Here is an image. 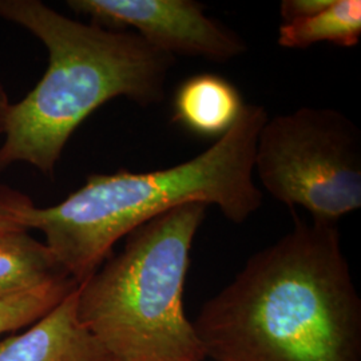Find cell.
<instances>
[{
	"label": "cell",
	"instance_id": "obj_1",
	"mask_svg": "<svg viewBox=\"0 0 361 361\" xmlns=\"http://www.w3.org/2000/svg\"><path fill=\"white\" fill-rule=\"evenodd\" d=\"M193 325L216 361H361V300L337 224L295 216Z\"/></svg>",
	"mask_w": 361,
	"mask_h": 361
},
{
	"label": "cell",
	"instance_id": "obj_2",
	"mask_svg": "<svg viewBox=\"0 0 361 361\" xmlns=\"http://www.w3.org/2000/svg\"><path fill=\"white\" fill-rule=\"evenodd\" d=\"M268 119L262 106L245 104L232 129L177 166L94 174L55 207H34L13 193L0 194V204L18 225L43 233L58 262L82 284L111 256L121 238L171 209L216 205L234 224L255 214L262 207V193L253 180L255 155Z\"/></svg>",
	"mask_w": 361,
	"mask_h": 361
},
{
	"label": "cell",
	"instance_id": "obj_3",
	"mask_svg": "<svg viewBox=\"0 0 361 361\" xmlns=\"http://www.w3.org/2000/svg\"><path fill=\"white\" fill-rule=\"evenodd\" d=\"M0 18L28 30L49 51L46 74L11 104L0 171L26 162L52 176L73 133L98 107L118 97L141 106L165 98L176 58L134 31L86 25L39 0H0Z\"/></svg>",
	"mask_w": 361,
	"mask_h": 361
},
{
	"label": "cell",
	"instance_id": "obj_4",
	"mask_svg": "<svg viewBox=\"0 0 361 361\" xmlns=\"http://www.w3.org/2000/svg\"><path fill=\"white\" fill-rule=\"evenodd\" d=\"M207 205L171 209L126 235V244L78 288V316L113 361H204L183 290Z\"/></svg>",
	"mask_w": 361,
	"mask_h": 361
},
{
	"label": "cell",
	"instance_id": "obj_5",
	"mask_svg": "<svg viewBox=\"0 0 361 361\" xmlns=\"http://www.w3.org/2000/svg\"><path fill=\"white\" fill-rule=\"evenodd\" d=\"M255 170L279 202L337 224L361 207L360 130L332 109L273 116L258 135Z\"/></svg>",
	"mask_w": 361,
	"mask_h": 361
},
{
	"label": "cell",
	"instance_id": "obj_6",
	"mask_svg": "<svg viewBox=\"0 0 361 361\" xmlns=\"http://www.w3.org/2000/svg\"><path fill=\"white\" fill-rule=\"evenodd\" d=\"M67 6L90 16L98 26L134 28L158 51L229 62L247 51L232 30L205 15V6L194 0H70Z\"/></svg>",
	"mask_w": 361,
	"mask_h": 361
},
{
	"label": "cell",
	"instance_id": "obj_7",
	"mask_svg": "<svg viewBox=\"0 0 361 361\" xmlns=\"http://www.w3.org/2000/svg\"><path fill=\"white\" fill-rule=\"evenodd\" d=\"M78 288L23 334L0 340V361H113L78 316Z\"/></svg>",
	"mask_w": 361,
	"mask_h": 361
},
{
	"label": "cell",
	"instance_id": "obj_8",
	"mask_svg": "<svg viewBox=\"0 0 361 361\" xmlns=\"http://www.w3.org/2000/svg\"><path fill=\"white\" fill-rule=\"evenodd\" d=\"M240 91L225 78L201 74L186 79L177 90L173 121L204 137H222L244 109Z\"/></svg>",
	"mask_w": 361,
	"mask_h": 361
},
{
	"label": "cell",
	"instance_id": "obj_9",
	"mask_svg": "<svg viewBox=\"0 0 361 361\" xmlns=\"http://www.w3.org/2000/svg\"><path fill=\"white\" fill-rule=\"evenodd\" d=\"M71 277L44 243L28 231L0 233V297Z\"/></svg>",
	"mask_w": 361,
	"mask_h": 361
},
{
	"label": "cell",
	"instance_id": "obj_10",
	"mask_svg": "<svg viewBox=\"0 0 361 361\" xmlns=\"http://www.w3.org/2000/svg\"><path fill=\"white\" fill-rule=\"evenodd\" d=\"M361 38L360 0H332L322 13L279 28L277 42L285 49H308L317 43L355 47Z\"/></svg>",
	"mask_w": 361,
	"mask_h": 361
},
{
	"label": "cell",
	"instance_id": "obj_11",
	"mask_svg": "<svg viewBox=\"0 0 361 361\" xmlns=\"http://www.w3.org/2000/svg\"><path fill=\"white\" fill-rule=\"evenodd\" d=\"M79 286L66 277L11 296L0 297V335L26 328L55 310Z\"/></svg>",
	"mask_w": 361,
	"mask_h": 361
},
{
	"label": "cell",
	"instance_id": "obj_12",
	"mask_svg": "<svg viewBox=\"0 0 361 361\" xmlns=\"http://www.w3.org/2000/svg\"><path fill=\"white\" fill-rule=\"evenodd\" d=\"M331 3L332 0H284L280 4L283 25L314 16L329 7Z\"/></svg>",
	"mask_w": 361,
	"mask_h": 361
},
{
	"label": "cell",
	"instance_id": "obj_13",
	"mask_svg": "<svg viewBox=\"0 0 361 361\" xmlns=\"http://www.w3.org/2000/svg\"><path fill=\"white\" fill-rule=\"evenodd\" d=\"M11 104H13L8 99L7 91H6L1 80H0V134L6 133L7 119H8V113H10Z\"/></svg>",
	"mask_w": 361,
	"mask_h": 361
},
{
	"label": "cell",
	"instance_id": "obj_14",
	"mask_svg": "<svg viewBox=\"0 0 361 361\" xmlns=\"http://www.w3.org/2000/svg\"><path fill=\"white\" fill-rule=\"evenodd\" d=\"M25 229L20 225H18L13 217L6 212V209L0 204V233L13 232ZM26 231V229H25Z\"/></svg>",
	"mask_w": 361,
	"mask_h": 361
}]
</instances>
